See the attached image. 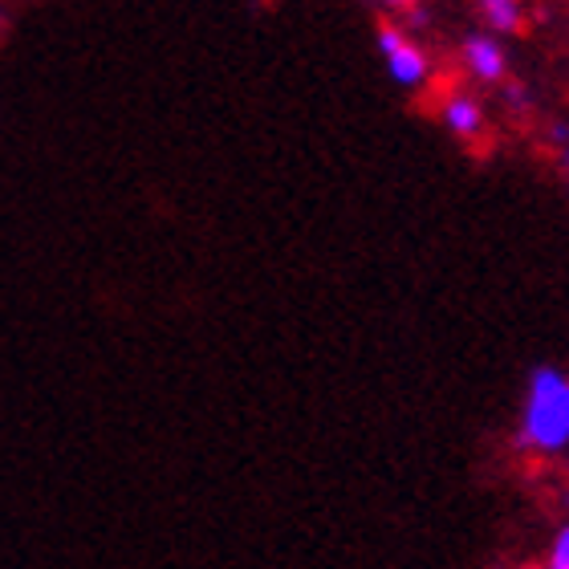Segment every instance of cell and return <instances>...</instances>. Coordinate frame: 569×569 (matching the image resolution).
<instances>
[{"label":"cell","mask_w":569,"mask_h":569,"mask_svg":"<svg viewBox=\"0 0 569 569\" xmlns=\"http://www.w3.org/2000/svg\"><path fill=\"white\" fill-rule=\"evenodd\" d=\"M521 443L541 456H558L569 448V379L561 370L541 367L529 382Z\"/></svg>","instance_id":"obj_1"},{"label":"cell","mask_w":569,"mask_h":569,"mask_svg":"<svg viewBox=\"0 0 569 569\" xmlns=\"http://www.w3.org/2000/svg\"><path fill=\"white\" fill-rule=\"evenodd\" d=\"M379 49H382V58H387V70H391V78L399 86H419L427 78L423 53H419V49L411 46L399 29L382 24V29H379Z\"/></svg>","instance_id":"obj_2"},{"label":"cell","mask_w":569,"mask_h":569,"mask_svg":"<svg viewBox=\"0 0 569 569\" xmlns=\"http://www.w3.org/2000/svg\"><path fill=\"white\" fill-rule=\"evenodd\" d=\"M463 61H468V70L476 78H485V82H497L500 73H505V53H500L497 41H488V37H472L468 46H463Z\"/></svg>","instance_id":"obj_3"},{"label":"cell","mask_w":569,"mask_h":569,"mask_svg":"<svg viewBox=\"0 0 569 569\" xmlns=\"http://www.w3.org/2000/svg\"><path fill=\"white\" fill-rule=\"evenodd\" d=\"M443 122H448L456 134L472 139V134H480V127H485V114H480V102H472V98H451L448 107H443Z\"/></svg>","instance_id":"obj_4"},{"label":"cell","mask_w":569,"mask_h":569,"mask_svg":"<svg viewBox=\"0 0 569 569\" xmlns=\"http://www.w3.org/2000/svg\"><path fill=\"white\" fill-rule=\"evenodd\" d=\"M480 9H485V17H488V24L492 29H517L521 24V9H517V0H480Z\"/></svg>","instance_id":"obj_5"},{"label":"cell","mask_w":569,"mask_h":569,"mask_svg":"<svg viewBox=\"0 0 569 569\" xmlns=\"http://www.w3.org/2000/svg\"><path fill=\"white\" fill-rule=\"evenodd\" d=\"M541 569H569V525H561V533L553 537V546H549V558Z\"/></svg>","instance_id":"obj_6"},{"label":"cell","mask_w":569,"mask_h":569,"mask_svg":"<svg viewBox=\"0 0 569 569\" xmlns=\"http://www.w3.org/2000/svg\"><path fill=\"white\" fill-rule=\"evenodd\" d=\"M387 4H411V0H387Z\"/></svg>","instance_id":"obj_7"},{"label":"cell","mask_w":569,"mask_h":569,"mask_svg":"<svg viewBox=\"0 0 569 569\" xmlns=\"http://www.w3.org/2000/svg\"><path fill=\"white\" fill-rule=\"evenodd\" d=\"M566 167H569V142H566Z\"/></svg>","instance_id":"obj_8"},{"label":"cell","mask_w":569,"mask_h":569,"mask_svg":"<svg viewBox=\"0 0 569 569\" xmlns=\"http://www.w3.org/2000/svg\"><path fill=\"white\" fill-rule=\"evenodd\" d=\"M525 569H541V566H525Z\"/></svg>","instance_id":"obj_9"}]
</instances>
